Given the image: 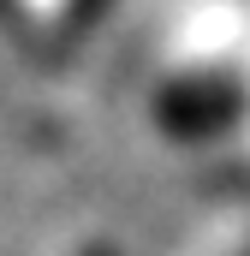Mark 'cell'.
I'll return each mask as SVG.
<instances>
[]
</instances>
